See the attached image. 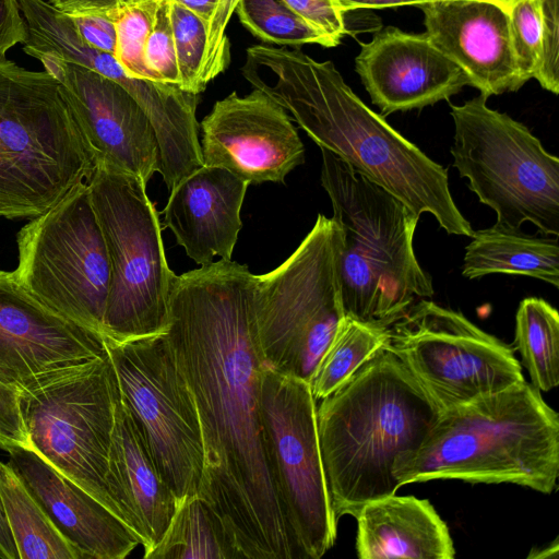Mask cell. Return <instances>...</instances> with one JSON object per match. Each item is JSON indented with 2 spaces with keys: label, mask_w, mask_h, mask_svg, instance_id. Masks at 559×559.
Masks as SVG:
<instances>
[{
  "label": "cell",
  "mask_w": 559,
  "mask_h": 559,
  "mask_svg": "<svg viewBox=\"0 0 559 559\" xmlns=\"http://www.w3.org/2000/svg\"><path fill=\"white\" fill-rule=\"evenodd\" d=\"M248 266L221 259L176 275L166 334L198 412L203 473L198 497L239 558L298 559L264 445Z\"/></svg>",
  "instance_id": "obj_1"
},
{
  "label": "cell",
  "mask_w": 559,
  "mask_h": 559,
  "mask_svg": "<svg viewBox=\"0 0 559 559\" xmlns=\"http://www.w3.org/2000/svg\"><path fill=\"white\" fill-rule=\"evenodd\" d=\"M243 78L289 111L320 148L382 187L415 214H431L450 235L472 237L449 189L448 170L370 109L331 61L299 49H247Z\"/></svg>",
  "instance_id": "obj_2"
},
{
  "label": "cell",
  "mask_w": 559,
  "mask_h": 559,
  "mask_svg": "<svg viewBox=\"0 0 559 559\" xmlns=\"http://www.w3.org/2000/svg\"><path fill=\"white\" fill-rule=\"evenodd\" d=\"M317 429L335 519L396 493L394 463L416 450L440 409L382 348L317 405Z\"/></svg>",
  "instance_id": "obj_3"
},
{
  "label": "cell",
  "mask_w": 559,
  "mask_h": 559,
  "mask_svg": "<svg viewBox=\"0 0 559 559\" xmlns=\"http://www.w3.org/2000/svg\"><path fill=\"white\" fill-rule=\"evenodd\" d=\"M393 474L401 486L459 479L550 495L559 476V416L531 383L513 384L440 412Z\"/></svg>",
  "instance_id": "obj_4"
},
{
  "label": "cell",
  "mask_w": 559,
  "mask_h": 559,
  "mask_svg": "<svg viewBox=\"0 0 559 559\" xmlns=\"http://www.w3.org/2000/svg\"><path fill=\"white\" fill-rule=\"evenodd\" d=\"M320 150L321 185L342 229L338 267L344 312L388 326L417 298L433 295L431 277L414 252L420 216L330 151Z\"/></svg>",
  "instance_id": "obj_5"
},
{
  "label": "cell",
  "mask_w": 559,
  "mask_h": 559,
  "mask_svg": "<svg viewBox=\"0 0 559 559\" xmlns=\"http://www.w3.org/2000/svg\"><path fill=\"white\" fill-rule=\"evenodd\" d=\"M94 168L58 81L0 58V217L40 215Z\"/></svg>",
  "instance_id": "obj_6"
},
{
  "label": "cell",
  "mask_w": 559,
  "mask_h": 559,
  "mask_svg": "<svg viewBox=\"0 0 559 559\" xmlns=\"http://www.w3.org/2000/svg\"><path fill=\"white\" fill-rule=\"evenodd\" d=\"M342 229L323 214L276 269L255 275L251 310L264 366L310 382L345 312L340 283Z\"/></svg>",
  "instance_id": "obj_7"
},
{
  "label": "cell",
  "mask_w": 559,
  "mask_h": 559,
  "mask_svg": "<svg viewBox=\"0 0 559 559\" xmlns=\"http://www.w3.org/2000/svg\"><path fill=\"white\" fill-rule=\"evenodd\" d=\"M479 95L450 105L453 166L497 215L495 225L520 229L533 223L559 235V158L522 122L487 106Z\"/></svg>",
  "instance_id": "obj_8"
},
{
  "label": "cell",
  "mask_w": 559,
  "mask_h": 559,
  "mask_svg": "<svg viewBox=\"0 0 559 559\" xmlns=\"http://www.w3.org/2000/svg\"><path fill=\"white\" fill-rule=\"evenodd\" d=\"M87 185L111 267L103 337L124 341L164 333L176 274L167 264L159 215L146 183L96 166Z\"/></svg>",
  "instance_id": "obj_9"
},
{
  "label": "cell",
  "mask_w": 559,
  "mask_h": 559,
  "mask_svg": "<svg viewBox=\"0 0 559 559\" xmlns=\"http://www.w3.org/2000/svg\"><path fill=\"white\" fill-rule=\"evenodd\" d=\"M119 395L106 352L20 391L19 404L31 449L122 520L106 481Z\"/></svg>",
  "instance_id": "obj_10"
},
{
  "label": "cell",
  "mask_w": 559,
  "mask_h": 559,
  "mask_svg": "<svg viewBox=\"0 0 559 559\" xmlns=\"http://www.w3.org/2000/svg\"><path fill=\"white\" fill-rule=\"evenodd\" d=\"M16 243L19 283L56 313L103 336L111 267L87 182L25 224Z\"/></svg>",
  "instance_id": "obj_11"
},
{
  "label": "cell",
  "mask_w": 559,
  "mask_h": 559,
  "mask_svg": "<svg viewBox=\"0 0 559 559\" xmlns=\"http://www.w3.org/2000/svg\"><path fill=\"white\" fill-rule=\"evenodd\" d=\"M384 348L440 412L525 381L510 345L425 299L386 326Z\"/></svg>",
  "instance_id": "obj_12"
},
{
  "label": "cell",
  "mask_w": 559,
  "mask_h": 559,
  "mask_svg": "<svg viewBox=\"0 0 559 559\" xmlns=\"http://www.w3.org/2000/svg\"><path fill=\"white\" fill-rule=\"evenodd\" d=\"M103 338L121 401L179 506L198 495L204 451L195 404L166 331L124 341Z\"/></svg>",
  "instance_id": "obj_13"
},
{
  "label": "cell",
  "mask_w": 559,
  "mask_h": 559,
  "mask_svg": "<svg viewBox=\"0 0 559 559\" xmlns=\"http://www.w3.org/2000/svg\"><path fill=\"white\" fill-rule=\"evenodd\" d=\"M316 412L309 382L264 367L260 413L265 452L298 559H320L337 533Z\"/></svg>",
  "instance_id": "obj_14"
},
{
  "label": "cell",
  "mask_w": 559,
  "mask_h": 559,
  "mask_svg": "<svg viewBox=\"0 0 559 559\" xmlns=\"http://www.w3.org/2000/svg\"><path fill=\"white\" fill-rule=\"evenodd\" d=\"M39 61L58 81L94 166L147 183L159 171V147L148 117L131 94L91 69L52 56Z\"/></svg>",
  "instance_id": "obj_15"
},
{
  "label": "cell",
  "mask_w": 559,
  "mask_h": 559,
  "mask_svg": "<svg viewBox=\"0 0 559 559\" xmlns=\"http://www.w3.org/2000/svg\"><path fill=\"white\" fill-rule=\"evenodd\" d=\"M203 165L248 185L283 182L305 160V147L284 107L260 90L217 100L200 124Z\"/></svg>",
  "instance_id": "obj_16"
},
{
  "label": "cell",
  "mask_w": 559,
  "mask_h": 559,
  "mask_svg": "<svg viewBox=\"0 0 559 559\" xmlns=\"http://www.w3.org/2000/svg\"><path fill=\"white\" fill-rule=\"evenodd\" d=\"M106 353L104 338L56 313L0 270V382L20 392Z\"/></svg>",
  "instance_id": "obj_17"
},
{
  "label": "cell",
  "mask_w": 559,
  "mask_h": 559,
  "mask_svg": "<svg viewBox=\"0 0 559 559\" xmlns=\"http://www.w3.org/2000/svg\"><path fill=\"white\" fill-rule=\"evenodd\" d=\"M355 66L383 115L433 105L468 85L464 72L426 33H407L395 26L382 28L368 43H361Z\"/></svg>",
  "instance_id": "obj_18"
},
{
  "label": "cell",
  "mask_w": 559,
  "mask_h": 559,
  "mask_svg": "<svg viewBox=\"0 0 559 559\" xmlns=\"http://www.w3.org/2000/svg\"><path fill=\"white\" fill-rule=\"evenodd\" d=\"M426 34L489 97L515 92L522 79L508 9L485 0H432L420 4Z\"/></svg>",
  "instance_id": "obj_19"
},
{
  "label": "cell",
  "mask_w": 559,
  "mask_h": 559,
  "mask_svg": "<svg viewBox=\"0 0 559 559\" xmlns=\"http://www.w3.org/2000/svg\"><path fill=\"white\" fill-rule=\"evenodd\" d=\"M19 475L59 532L85 559H123L140 538L111 510L28 448L9 451Z\"/></svg>",
  "instance_id": "obj_20"
},
{
  "label": "cell",
  "mask_w": 559,
  "mask_h": 559,
  "mask_svg": "<svg viewBox=\"0 0 559 559\" xmlns=\"http://www.w3.org/2000/svg\"><path fill=\"white\" fill-rule=\"evenodd\" d=\"M248 186L224 168L203 165L169 192L164 227L200 266L215 255L231 260Z\"/></svg>",
  "instance_id": "obj_21"
},
{
  "label": "cell",
  "mask_w": 559,
  "mask_h": 559,
  "mask_svg": "<svg viewBox=\"0 0 559 559\" xmlns=\"http://www.w3.org/2000/svg\"><path fill=\"white\" fill-rule=\"evenodd\" d=\"M106 481L123 522L140 538L144 555H147L164 536L178 504L120 395L115 411Z\"/></svg>",
  "instance_id": "obj_22"
},
{
  "label": "cell",
  "mask_w": 559,
  "mask_h": 559,
  "mask_svg": "<svg viewBox=\"0 0 559 559\" xmlns=\"http://www.w3.org/2000/svg\"><path fill=\"white\" fill-rule=\"evenodd\" d=\"M360 559H453L448 525L427 499L396 493L365 503L357 514Z\"/></svg>",
  "instance_id": "obj_23"
},
{
  "label": "cell",
  "mask_w": 559,
  "mask_h": 559,
  "mask_svg": "<svg viewBox=\"0 0 559 559\" xmlns=\"http://www.w3.org/2000/svg\"><path fill=\"white\" fill-rule=\"evenodd\" d=\"M527 235L493 225L474 230L466 246L462 274L478 278L490 274L535 277L559 286L558 236Z\"/></svg>",
  "instance_id": "obj_24"
},
{
  "label": "cell",
  "mask_w": 559,
  "mask_h": 559,
  "mask_svg": "<svg viewBox=\"0 0 559 559\" xmlns=\"http://www.w3.org/2000/svg\"><path fill=\"white\" fill-rule=\"evenodd\" d=\"M0 497L19 559H85L55 526L14 469L1 461Z\"/></svg>",
  "instance_id": "obj_25"
},
{
  "label": "cell",
  "mask_w": 559,
  "mask_h": 559,
  "mask_svg": "<svg viewBox=\"0 0 559 559\" xmlns=\"http://www.w3.org/2000/svg\"><path fill=\"white\" fill-rule=\"evenodd\" d=\"M145 559H239L219 519L198 496L182 501Z\"/></svg>",
  "instance_id": "obj_26"
},
{
  "label": "cell",
  "mask_w": 559,
  "mask_h": 559,
  "mask_svg": "<svg viewBox=\"0 0 559 559\" xmlns=\"http://www.w3.org/2000/svg\"><path fill=\"white\" fill-rule=\"evenodd\" d=\"M515 349L532 385L548 392L559 384V313L545 299H523L515 316Z\"/></svg>",
  "instance_id": "obj_27"
},
{
  "label": "cell",
  "mask_w": 559,
  "mask_h": 559,
  "mask_svg": "<svg viewBox=\"0 0 559 559\" xmlns=\"http://www.w3.org/2000/svg\"><path fill=\"white\" fill-rule=\"evenodd\" d=\"M386 326L344 316L310 379L318 402L348 380L366 361L384 348Z\"/></svg>",
  "instance_id": "obj_28"
},
{
  "label": "cell",
  "mask_w": 559,
  "mask_h": 559,
  "mask_svg": "<svg viewBox=\"0 0 559 559\" xmlns=\"http://www.w3.org/2000/svg\"><path fill=\"white\" fill-rule=\"evenodd\" d=\"M235 11L241 24L264 43L333 47L325 36L307 24L283 0H239Z\"/></svg>",
  "instance_id": "obj_29"
},
{
  "label": "cell",
  "mask_w": 559,
  "mask_h": 559,
  "mask_svg": "<svg viewBox=\"0 0 559 559\" xmlns=\"http://www.w3.org/2000/svg\"><path fill=\"white\" fill-rule=\"evenodd\" d=\"M159 0H139L116 11L110 17L117 32L114 57L133 78L157 81L144 62V46L153 27Z\"/></svg>",
  "instance_id": "obj_30"
},
{
  "label": "cell",
  "mask_w": 559,
  "mask_h": 559,
  "mask_svg": "<svg viewBox=\"0 0 559 559\" xmlns=\"http://www.w3.org/2000/svg\"><path fill=\"white\" fill-rule=\"evenodd\" d=\"M177 67L178 86L187 92L200 94V73L207 45V22L185 7L169 0Z\"/></svg>",
  "instance_id": "obj_31"
},
{
  "label": "cell",
  "mask_w": 559,
  "mask_h": 559,
  "mask_svg": "<svg viewBox=\"0 0 559 559\" xmlns=\"http://www.w3.org/2000/svg\"><path fill=\"white\" fill-rule=\"evenodd\" d=\"M512 46L520 74L534 79L540 61L543 15L539 0H518L508 10Z\"/></svg>",
  "instance_id": "obj_32"
},
{
  "label": "cell",
  "mask_w": 559,
  "mask_h": 559,
  "mask_svg": "<svg viewBox=\"0 0 559 559\" xmlns=\"http://www.w3.org/2000/svg\"><path fill=\"white\" fill-rule=\"evenodd\" d=\"M146 68L160 82L178 85L177 67L173 28L169 13V0H159L153 27L144 46Z\"/></svg>",
  "instance_id": "obj_33"
},
{
  "label": "cell",
  "mask_w": 559,
  "mask_h": 559,
  "mask_svg": "<svg viewBox=\"0 0 559 559\" xmlns=\"http://www.w3.org/2000/svg\"><path fill=\"white\" fill-rule=\"evenodd\" d=\"M238 2L239 0H218L207 24V45L199 79L202 91L209 82L225 71L229 63V41L225 32Z\"/></svg>",
  "instance_id": "obj_34"
},
{
  "label": "cell",
  "mask_w": 559,
  "mask_h": 559,
  "mask_svg": "<svg viewBox=\"0 0 559 559\" xmlns=\"http://www.w3.org/2000/svg\"><path fill=\"white\" fill-rule=\"evenodd\" d=\"M543 41L539 68L534 79L543 88L559 93V0H539Z\"/></svg>",
  "instance_id": "obj_35"
},
{
  "label": "cell",
  "mask_w": 559,
  "mask_h": 559,
  "mask_svg": "<svg viewBox=\"0 0 559 559\" xmlns=\"http://www.w3.org/2000/svg\"><path fill=\"white\" fill-rule=\"evenodd\" d=\"M307 24L337 46L346 33L344 12L336 0H283Z\"/></svg>",
  "instance_id": "obj_36"
},
{
  "label": "cell",
  "mask_w": 559,
  "mask_h": 559,
  "mask_svg": "<svg viewBox=\"0 0 559 559\" xmlns=\"http://www.w3.org/2000/svg\"><path fill=\"white\" fill-rule=\"evenodd\" d=\"M31 444L20 412L19 392L0 382V449L9 452Z\"/></svg>",
  "instance_id": "obj_37"
},
{
  "label": "cell",
  "mask_w": 559,
  "mask_h": 559,
  "mask_svg": "<svg viewBox=\"0 0 559 559\" xmlns=\"http://www.w3.org/2000/svg\"><path fill=\"white\" fill-rule=\"evenodd\" d=\"M70 17H72L79 32L88 45L112 56L115 55L117 32L115 22L111 17L98 14Z\"/></svg>",
  "instance_id": "obj_38"
},
{
  "label": "cell",
  "mask_w": 559,
  "mask_h": 559,
  "mask_svg": "<svg viewBox=\"0 0 559 559\" xmlns=\"http://www.w3.org/2000/svg\"><path fill=\"white\" fill-rule=\"evenodd\" d=\"M26 39V26L19 0H0V58Z\"/></svg>",
  "instance_id": "obj_39"
},
{
  "label": "cell",
  "mask_w": 559,
  "mask_h": 559,
  "mask_svg": "<svg viewBox=\"0 0 559 559\" xmlns=\"http://www.w3.org/2000/svg\"><path fill=\"white\" fill-rule=\"evenodd\" d=\"M139 0H49L58 11L69 16L108 15L109 17L122 7Z\"/></svg>",
  "instance_id": "obj_40"
},
{
  "label": "cell",
  "mask_w": 559,
  "mask_h": 559,
  "mask_svg": "<svg viewBox=\"0 0 559 559\" xmlns=\"http://www.w3.org/2000/svg\"><path fill=\"white\" fill-rule=\"evenodd\" d=\"M342 11L359 9H386L406 4H424L431 0H336Z\"/></svg>",
  "instance_id": "obj_41"
},
{
  "label": "cell",
  "mask_w": 559,
  "mask_h": 559,
  "mask_svg": "<svg viewBox=\"0 0 559 559\" xmlns=\"http://www.w3.org/2000/svg\"><path fill=\"white\" fill-rule=\"evenodd\" d=\"M0 558L19 559V552L14 543L9 523L5 518L3 504L0 497Z\"/></svg>",
  "instance_id": "obj_42"
},
{
  "label": "cell",
  "mask_w": 559,
  "mask_h": 559,
  "mask_svg": "<svg viewBox=\"0 0 559 559\" xmlns=\"http://www.w3.org/2000/svg\"><path fill=\"white\" fill-rule=\"evenodd\" d=\"M199 15L205 22H210L218 0H170Z\"/></svg>",
  "instance_id": "obj_43"
},
{
  "label": "cell",
  "mask_w": 559,
  "mask_h": 559,
  "mask_svg": "<svg viewBox=\"0 0 559 559\" xmlns=\"http://www.w3.org/2000/svg\"><path fill=\"white\" fill-rule=\"evenodd\" d=\"M558 539L556 538L554 542H551L549 545L538 548V549H532L530 555L527 556L528 559H547V558H557L558 557Z\"/></svg>",
  "instance_id": "obj_44"
},
{
  "label": "cell",
  "mask_w": 559,
  "mask_h": 559,
  "mask_svg": "<svg viewBox=\"0 0 559 559\" xmlns=\"http://www.w3.org/2000/svg\"><path fill=\"white\" fill-rule=\"evenodd\" d=\"M432 1V0H431ZM485 1H490V2H495V3H498L500 5H502L503 8L506 9H510L511 5L513 3H515L518 0H485Z\"/></svg>",
  "instance_id": "obj_45"
}]
</instances>
